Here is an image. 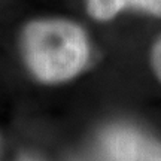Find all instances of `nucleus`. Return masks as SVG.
Here are the masks:
<instances>
[{
    "instance_id": "obj_1",
    "label": "nucleus",
    "mask_w": 161,
    "mask_h": 161,
    "mask_svg": "<svg viewBox=\"0 0 161 161\" xmlns=\"http://www.w3.org/2000/svg\"><path fill=\"white\" fill-rule=\"evenodd\" d=\"M21 52L27 69L43 84L73 79L90 60L84 29L69 19H35L23 29Z\"/></svg>"
},
{
    "instance_id": "obj_2",
    "label": "nucleus",
    "mask_w": 161,
    "mask_h": 161,
    "mask_svg": "<svg viewBox=\"0 0 161 161\" xmlns=\"http://www.w3.org/2000/svg\"><path fill=\"white\" fill-rule=\"evenodd\" d=\"M104 161H161V140L130 124H115L100 136Z\"/></svg>"
},
{
    "instance_id": "obj_3",
    "label": "nucleus",
    "mask_w": 161,
    "mask_h": 161,
    "mask_svg": "<svg viewBox=\"0 0 161 161\" xmlns=\"http://www.w3.org/2000/svg\"><path fill=\"white\" fill-rule=\"evenodd\" d=\"M88 15L97 21H109L124 9H137L161 18V0H85Z\"/></svg>"
},
{
    "instance_id": "obj_4",
    "label": "nucleus",
    "mask_w": 161,
    "mask_h": 161,
    "mask_svg": "<svg viewBox=\"0 0 161 161\" xmlns=\"http://www.w3.org/2000/svg\"><path fill=\"white\" fill-rule=\"evenodd\" d=\"M151 67L154 70L155 76L158 78V80L161 82V37L152 46V51H151Z\"/></svg>"
}]
</instances>
